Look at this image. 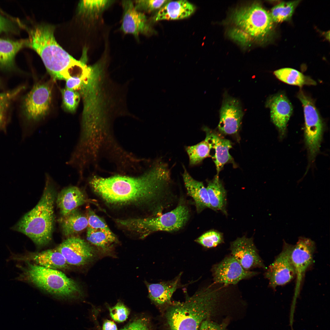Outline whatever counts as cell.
Returning a JSON list of instances; mask_svg holds the SVG:
<instances>
[{"mask_svg":"<svg viewBox=\"0 0 330 330\" xmlns=\"http://www.w3.org/2000/svg\"><path fill=\"white\" fill-rule=\"evenodd\" d=\"M170 177L167 164L158 161L138 177L117 175L104 178L94 176L90 178L89 182L94 191L108 204L139 205L159 199L169 184Z\"/></svg>","mask_w":330,"mask_h":330,"instance_id":"6da1fadb","label":"cell"},{"mask_svg":"<svg viewBox=\"0 0 330 330\" xmlns=\"http://www.w3.org/2000/svg\"><path fill=\"white\" fill-rule=\"evenodd\" d=\"M229 289L214 282L199 288L184 302H172L165 315L170 330H199L204 321L216 313Z\"/></svg>","mask_w":330,"mask_h":330,"instance_id":"7a4b0ae2","label":"cell"},{"mask_svg":"<svg viewBox=\"0 0 330 330\" xmlns=\"http://www.w3.org/2000/svg\"><path fill=\"white\" fill-rule=\"evenodd\" d=\"M54 30V27L48 24L36 26L29 32L26 46L39 56L53 80H66L86 70V58L77 60L70 55L57 42Z\"/></svg>","mask_w":330,"mask_h":330,"instance_id":"3957f363","label":"cell"},{"mask_svg":"<svg viewBox=\"0 0 330 330\" xmlns=\"http://www.w3.org/2000/svg\"><path fill=\"white\" fill-rule=\"evenodd\" d=\"M45 184L42 197L32 210L12 227L29 237L37 245L45 246L51 241L54 220L55 185L50 175L45 174Z\"/></svg>","mask_w":330,"mask_h":330,"instance_id":"277c9868","label":"cell"},{"mask_svg":"<svg viewBox=\"0 0 330 330\" xmlns=\"http://www.w3.org/2000/svg\"><path fill=\"white\" fill-rule=\"evenodd\" d=\"M234 26L229 36L243 45L251 42L264 43L274 34V22L270 13L262 5L255 3L234 10L230 18Z\"/></svg>","mask_w":330,"mask_h":330,"instance_id":"5b68a950","label":"cell"},{"mask_svg":"<svg viewBox=\"0 0 330 330\" xmlns=\"http://www.w3.org/2000/svg\"><path fill=\"white\" fill-rule=\"evenodd\" d=\"M21 267L18 280L31 284L56 299L68 301L81 299L84 293L80 285L61 271L25 262Z\"/></svg>","mask_w":330,"mask_h":330,"instance_id":"8992f818","label":"cell"},{"mask_svg":"<svg viewBox=\"0 0 330 330\" xmlns=\"http://www.w3.org/2000/svg\"><path fill=\"white\" fill-rule=\"evenodd\" d=\"M189 216L188 208L180 204L158 217L117 219L116 222L126 229L137 233L143 238L158 231H177L185 225Z\"/></svg>","mask_w":330,"mask_h":330,"instance_id":"52a82bcc","label":"cell"},{"mask_svg":"<svg viewBox=\"0 0 330 330\" xmlns=\"http://www.w3.org/2000/svg\"><path fill=\"white\" fill-rule=\"evenodd\" d=\"M298 97L303 107L305 120V138L309 159L313 160L320 150L323 124L313 100L300 90Z\"/></svg>","mask_w":330,"mask_h":330,"instance_id":"ba28073f","label":"cell"},{"mask_svg":"<svg viewBox=\"0 0 330 330\" xmlns=\"http://www.w3.org/2000/svg\"><path fill=\"white\" fill-rule=\"evenodd\" d=\"M52 99V87L48 82L35 84L25 97L23 108L27 119L38 122L48 113Z\"/></svg>","mask_w":330,"mask_h":330,"instance_id":"9c48e42d","label":"cell"},{"mask_svg":"<svg viewBox=\"0 0 330 330\" xmlns=\"http://www.w3.org/2000/svg\"><path fill=\"white\" fill-rule=\"evenodd\" d=\"M292 247L284 241L281 252L266 269L265 276L269 281V286L274 289L288 283L295 277L291 258Z\"/></svg>","mask_w":330,"mask_h":330,"instance_id":"30bf717a","label":"cell"},{"mask_svg":"<svg viewBox=\"0 0 330 330\" xmlns=\"http://www.w3.org/2000/svg\"><path fill=\"white\" fill-rule=\"evenodd\" d=\"M315 242L310 239L299 237L293 245L291 258L295 273L296 283L293 301L296 302L299 296L301 284L306 271L313 263L315 251Z\"/></svg>","mask_w":330,"mask_h":330,"instance_id":"8fae6325","label":"cell"},{"mask_svg":"<svg viewBox=\"0 0 330 330\" xmlns=\"http://www.w3.org/2000/svg\"><path fill=\"white\" fill-rule=\"evenodd\" d=\"M211 272L214 283L226 286L235 285L242 280L250 278L258 273L245 270L231 255L214 265Z\"/></svg>","mask_w":330,"mask_h":330,"instance_id":"7c38bea8","label":"cell"},{"mask_svg":"<svg viewBox=\"0 0 330 330\" xmlns=\"http://www.w3.org/2000/svg\"><path fill=\"white\" fill-rule=\"evenodd\" d=\"M69 266H82L91 262L95 255L94 249L84 240L70 237L56 248Z\"/></svg>","mask_w":330,"mask_h":330,"instance_id":"4fadbf2b","label":"cell"},{"mask_svg":"<svg viewBox=\"0 0 330 330\" xmlns=\"http://www.w3.org/2000/svg\"><path fill=\"white\" fill-rule=\"evenodd\" d=\"M121 5L123 10L120 30L124 34L133 35L138 40L140 34L148 35L152 30L145 15L135 8L131 0H122Z\"/></svg>","mask_w":330,"mask_h":330,"instance_id":"5bb4252c","label":"cell"},{"mask_svg":"<svg viewBox=\"0 0 330 330\" xmlns=\"http://www.w3.org/2000/svg\"><path fill=\"white\" fill-rule=\"evenodd\" d=\"M231 255L246 270L256 268L266 269L259 256L252 237L245 236L238 237L230 243Z\"/></svg>","mask_w":330,"mask_h":330,"instance_id":"9a60e30c","label":"cell"},{"mask_svg":"<svg viewBox=\"0 0 330 330\" xmlns=\"http://www.w3.org/2000/svg\"><path fill=\"white\" fill-rule=\"evenodd\" d=\"M219 131L225 134L237 133L240 127L243 112L239 101L225 92L220 110Z\"/></svg>","mask_w":330,"mask_h":330,"instance_id":"2e32d148","label":"cell"},{"mask_svg":"<svg viewBox=\"0 0 330 330\" xmlns=\"http://www.w3.org/2000/svg\"><path fill=\"white\" fill-rule=\"evenodd\" d=\"M8 259L29 262L46 268L59 270L68 269L70 267L62 255L56 248L22 254L12 253Z\"/></svg>","mask_w":330,"mask_h":330,"instance_id":"e0dca14e","label":"cell"},{"mask_svg":"<svg viewBox=\"0 0 330 330\" xmlns=\"http://www.w3.org/2000/svg\"><path fill=\"white\" fill-rule=\"evenodd\" d=\"M266 105L270 109L272 121L279 130L281 136H283L292 112L291 103L284 94H278L268 98Z\"/></svg>","mask_w":330,"mask_h":330,"instance_id":"ac0fdd59","label":"cell"},{"mask_svg":"<svg viewBox=\"0 0 330 330\" xmlns=\"http://www.w3.org/2000/svg\"><path fill=\"white\" fill-rule=\"evenodd\" d=\"M203 130L206 133L204 140L208 143L211 150H214L215 153L211 157L216 166L217 175H218L226 163L233 162V158L229 152L232 147L231 143L207 127H203Z\"/></svg>","mask_w":330,"mask_h":330,"instance_id":"d6986e66","label":"cell"},{"mask_svg":"<svg viewBox=\"0 0 330 330\" xmlns=\"http://www.w3.org/2000/svg\"><path fill=\"white\" fill-rule=\"evenodd\" d=\"M182 273L173 279L156 283L145 282L148 296L152 302L159 306H169L172 295L177 289L184 287L181 283Z\"/></svg>","mask_w":330,"mask_h":330,"instance_id":"ffe728a7","label":"cell"},{"mask_svg":"<svg viewBox=\"0 0 330 330\" xmlns=\"http://www.w3.org/2000/svg\"><path fill=\"white\" fill-rule=\"evenodd\" d=\"M182 174L185 186L189 196L194 200L196 210L199 213L206 208L211 209L210 201L206 188L202 182L194 179L183 166Z\"/></svg>","mask_w":330,"mask_h":330,"instance_id":"44dd1931","label":"cell"},{"mask_svg":"<svg viewBox=\"0 0 330 330\" xmlns=\"http://www.w3.org/2000/svg\"><path fill=\"white\" fill-rule=\"evenodd\" d=\"M86 202L83 192L79 187L74 186L63 189L58 194L56 201L62 217L77 209Z\"/></svg>","mask_w":330,"mask_h":330,"instance_id":"7402d4cb","label":"cell"},{"mask_svg":"<svg viewBox=\"0 0 330 330\" xmlns=\"http://www.w3.org/2000/svg\"><path fill=\"white\" fill-rule=\"evenodd\" d=\"M195 9V6L186 0L168 2L160 9L153 20L156 21L182 19L190 16Z\"/></svg>","mask_w":330,"mask_h":330,"instance_id":"603a6c76","label":"cell"},{"mask_svg":"<svg viewBox=\"0 0 330 330\" xmlns=\"http://www.w3.org/2000/svg\"><path fill=\"white\" fill-rule=\"evenodd\" d=\"M206 188L209 197L211 209L215 211H221L227 215L226 192L219 178L218 175L216 174L212 180L208 182Z\"/></svg>","mask_w":330,"mask_h":330,"instance_id":"cb8c5ba5","label":"cell"},{"mask_svg":"<svg viewBox=\"0 0 330 330\" xmlns=\"http://www.w3.org/2000/svg\"><path fill=\"white\" fill-rule=\"evenodd\" d=\"M60 223L63 234L71 237L82 231L88 226L87 217L76 209L62 216Z\"/></svg>","mask_w":330,"mask_h":330,"instance_id":"d4e9b609","label":"cell"},{"mask_svg":"<svg viewBox=\"0 0 330 330\" xmlns=\"http://www.w3.org/2000/svg\"><path fill=\"white\" fill-rule=\"evenodd\" d=\"M86 236L90 243L105 253L111 251L113 244L117 242L116 237L111 230L94 229L88 226Z\"/></svg>","mask_w":330,"mask_h":330,"instance_id":"484cf974","label":"cell"},{"mask_svg":"<svg viewBox=\"0 0 330 330\" xmlns=\"http://www.w3.org/2000/svg\"><path fill=\"white\" fill-rule=\"evenodd\" d=\"M115 2L112 0L81 1L79 4V12L89 20L96 22Z\"/></svg>","mask_w":330,"mask_h":330,"instance_id":"4316f807","label":"cell"},{"mask_svg":"<svg viewBox=\"0 0 330 330\" xmlns=\"http://www.w3.org/2000/svg\"><path fill=\"white\" fill-rule=\"evenodd\" d=\"M26 39L13 41L0 38V67H12L15 56L24 47L26 46Z\"/></svg>","mask_w":330,"mask_h":330,"instance_id":"83f0119b","label":"cell"},{"mask_svg":"<svg viewBox=\"0 0 330 330\" xmlns=\"http://www.w3.org/2000/svg\"><path fill=\"white\" fill-rule=\"evenodd\" d=\"M274 74L280 80L290 85L301 87L304 85L316 84V82L309 77L292 68H281L275 71Z\"/></svg>","mask_w":330,"mask_h":330,"instance_id":"f1b7e54d","label":"cell"},{"mask_svg":"<svg viewBox=\"0 0 330 330\" xmlns=\"http://www.w3.org/2000/svg\"><path fill=\"white\" fill-rule=\"evenodd\" d=\"M300 1L283 2L274 6L270 13L273 22L280 23L290 20Z\"/></svg>","mask_w":330,"mask_h":330,"instance_id":"f546056e","label":"cell"},{"mask_svg":"<svg viewBox=\"0 0 330 330\" xmlns=\"http://www.w3.org/2000/svg\"><path fill=\"white\" fill-rule=\"evenodd\" d=\"M186 151L189 159V165L194 166L200 163L205 158L211 156V149L205 140L195 145L186 146Z\"/></svg>","mask_w":330,"mask_h":330,"instance_id":"4dcf8cb0","label":"cell"},{"mask_svg":"<svg viewBox=\"0 0 330 330\" xmlns=\"http://www.w3.org/2000/svg\"><path fill=\"white\" fill-rule=\"evenodd\" d=\"M61 93L64 109L69 112H75L81 97L79 93L76 91L66 87L61 90Z\"/></svg>","mask_w":330,"mask_h":330,"instance_id":"1f68e13d","label":"cell"},{"mask_svg":"<svg viewBox=\"0 0 330 330\" xmlns=\"http://www.w3.org/2000/svg\"><path fill=\"white\" fill-rule=\"evenodd\" d=\"M195 241L205 248H215L224 242L223 235L217 230H211L203 234Z\"/></svg>","mask_w":330,"mask_h":330,"instance_id":"d6a6232c","label":"cell"},{"mask_svg":"<svg viewBox=\"0 0 330 330\" xmlns=\"http://www.w3.org/2000/svg\"><path fill=\"white\" fill-rule=\"evenodd\" d=\"M167 0H138L134 1L135 9L141 12H150L161 8L169 2Z\"/></svg>","mask_w":330,"mask_h":330,"instance_id":"836d02e7","label":"cell"},{"mask_svg":"<svg viewBox=\"0 0 330 330\" xmlns=\"http://www.w3.org/2000/svg\"><path fill=\"white\" fill-rule=\"evenodd\" d=\"M109 310L111 318L119 323L126 321L130 312L129 309L121 302H118L114 306L109 307Z\"/></svg>","mask_w":330,"mask_h":330,"instance_id":"e575fe53","label":"cell"},{"mask_svg":"<svg viewBox=\"0 0 330 330\" xmlns=\"http://www.w3.org/2000/svg\"><path fill=\"white\" fill-rule=\"evenodd\" d=\"M87 218L88 222V226L94 229H102L107 230H111L104 220L97 215L90 208L88 209Z\"/></svg>","mask_w":330,"mask_h":330,"instance_id":"d590c367","label":"cell"},{"mask_svg":"<svg viewBox=\"0 0 330 330\" xmlns=\"http://www.w3.org/2000/svg\"><path fill=\"white\" fill-rule=\"evenodd\" d=\"M119 330H150L149 322L144 317L135 319Z\"/></svg>","mask_w":330,"mask_h":330,"instance_id":"8d00e7d4","label":"cell"},{"mask_svg":"<svg viewBox=\"0 0 330 330\" xmlns=\"http://www.w3.org/2000/svg\"><path fill=\"white\" fill-rule=\"evenodd\" d=\"M227 326L225 323H219L207 319L202 323L199 330H228Z\"/></svg>","mask_w":330,"mask_h":330,"instance_id":"74e56055","label":"cell"},{"mask_svg":"<svg viewBox=\"0 0 330 330\" xmlns=\"http://www.w3.org/2000/svg\"><path fill=\"white\" fill-rule=\"evenodd\" d=\"M11 100L6 99L0 100V129L4 127L6 112Z\"/></svg>","mask_w":330,"mask_h":330,"instance_id":"f35d334b","label":"cell"},{"mask_svg":"<svg viewBox=\"0 0 330 330\" xmlns=\"http://www.w3.org/2000/svg\"><path fill=\"white\" fill-rule=\"evenodd\" d=\"M24 88V86H20L12 90L0 93V100L6 99L12 100L19 94Z\"/></svg>","mask_w":330,"mask_h":330,"instance_id":"ab89813d","label":"cell"},{"mask_svg":"<svg viewBox=\"0 0 330 330\" xmlns=\"http://www.w3.org/2000/svg\"><path fill=\"white\" fill-rule=\"evenodd\" d=\"M13 28L12 22L0 15V33L12 31Z\"/></svg>","mask_w":330,"mask_h":330,"instance_id":"60d3db41","label":"cell"},{"mask_svg":"<svg viewBox=\"0 0 330 330\" xmlns=\"http://www.w3.org/2000/svg\"><path fill=\"white\" fill-rule=\"evenodd\" d=\"M102 330H118L116 324L113 321L106 320L103 324Z\"/></svg>","mask_w":330,"mask_h":330,"instance_id":"b9f144b4","label":"cell"},{"mask_svg":"<svg viewBox=\"0 0 330 330\" xmlns=\"http://www.w3.org/2000/svg\"></svg>","mask_w":330,"mask_h":330,"instance_id":"7bdbcfd3","label":"cell"}]
</instances>
